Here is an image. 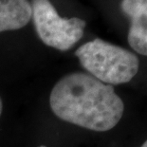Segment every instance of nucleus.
<instances>
[{
  "mask_svg": "<svg viewBox=\"0 0 147 147\" xmlns=\"http://www.w3.org/2000/svg\"><path fill=\"white\" fill-rule=\"evenodd\" d=\"M2 109H3V104H2L1 98H0V116H1V113H2Z\"/></svg>",
  "mask_w": 147,
  "mask_h": 147,
  "instance_id": "nucleus-6",
  "label": "nucleus"
},
{
  "mask_svg": "<svg viewBox=\"0 0 147 147\" xmlns=\"http://www.w3.org/2000/svg\"><path fill=\"white\" fill-rule=\"evenodd\" d=\"M49 105L59 119L96 132L114 128L124 111L113 86L83 72L61 78L51 90Z\"/></svg>",
  "mask_w": 147,
  "mask_h": 147,
  "instance_id": "nucleus-1",
  "label": "nucleus"
},
{
  "mask_svg": "<svg viewBox=\"0 0 147 147\" xmlns=\"http://www.w3.org/2000/svg\"><path fill=\"white\" fill-rule=\"evenodd\" d=\"M32 17L28 0H0V32L24 28Z\"/></svg>",
  "mask_w": 147,
  "mask_h": 147,
  "instance_id": "nucleus-5",
  "label": "nucleus"
},
{
  "mask_svg": "<svg viewBox=\"0 0 147 147\" xmlns=\"http://www.w3.org/2000/svg\"><path fill=\"white\" fill-rule=\"evenodd\" d=\"M121 9L130 19L128 44L138 53L147 56V0H121Z\"/></svg>",
  "mask_w": 147,
  "mask_h": 147,
  "instance_id": "nucleus-4",
  "label": "nucleus"
},
{
  "mask_svg": "<svg viewBox=\"0 0 147 147\" xmlns=\"http://www.w3.org/2000/svg\"><path fill=\"white\" fill-rule=\"evenodd\" d=\"M140 147H147V140H145L144 142H143V144H142V146H140Z\"/></svg>",
  "mask_w": 147,
  "mask_h": 147,
  "instance_id": "nucleus-7",
  "label": "nucleus"
},
{
  "mask_svg": "<svg viewBox=\"0 0 147 147\" xmlns=\"http://www.w3.org/2000/svg\"><path fill=\"white\" fill-rule=\"evenodd\" d=\"M39 147H47V146H45V145H40Z\"/></svg>",
  "mask_w": 147,
  "mask_h": 147,
  "instance_id": "nucleus-8",
  "label": "nucleus"
},
{
  "mask_svg": "<svg viewBox=\"0 0 147 147\" xmlns=\"http://www.w3.org/2000/svg\"><path fill=\"white\" fill-rule=\"evenodd\" d=\"M30 5L37 34L47 46L65 51L83 37L86 21L61 17L49 0H32Z\"/></svg>",
  "mask_w": 147,
  "mask_h": 147,
  "instance_id": "nucleus-3",
  "label": "nucleus"
},
{
  "mask_svg": "<svg viewBox=\"0 0 147 147\" xmlns=\"http://www.w3.org/2000/svg\"><path fill=\"white\" fill-rule=\"evenodd\" d=\"M75 55L91 76L110 86L130 82L140 67L135 53L99 38L81 46Z\"/></svg>",
  "mask_w": 147,
  "mask_h": 147,
  "instance_id": "nucleus-2",
  "label": "nucleus"
}]
</instances>
